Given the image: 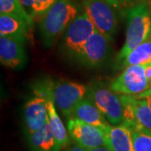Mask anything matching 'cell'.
<instances>
[{
    "label": "cell",
    "instance_id": "10",
    "mask_svg": "<svg viewBox=\"0 0 151 151\" xmlns=\"http://www.w3.org/2000/svg\"><path fill=\"white\" fill-rule=\"evenodd\" d=\"M24 120L26 134L40 129L48 122V110L46 99L35 95L24 106Z\"/></svg>",
    "mask_w": 151,
    "mask_h": 151
},
{
    "label": "cell",
    "instance_id": "22",
    "mask_svg": "<svg viewBox=\"0 0 151 151\" xmlns=\"http://www.w3.org/2000/svg\"><path fill=\"white\" fill-rule=\"evenodd\" d=\"M136 98H139V99H145L148 105L150 106V108H151V93H149V92H143L142 94L137 96V97H134Z\"/></svg>",
    "mask_w": 151,
    "mask_h": 151
},
{
    "label": "cell",
    "instance_id": "15",
    "mask_svg": "<svg viewBox=\"0 0 151 151\" xmlns=\"http://www.w3.org/2000/svg\"><path fill=\"white\" fill-rule=\"evenodd\" d=\"M31 151H60L48 122L40 129L27 135Z\"/></svg>",
    "mask_w": 151,
    "mask_h": 151
},
{
    "label": "cell",
    "instance_id": "3",
    "mask_svg": "<svg viewBox=\"0 0 151 151\" xmlns=\"http://www.w3.org/2000/svg\"><path fill=\"white\" fill-rule=\"evenodd\" d=\"M83 8L97 30L113 40L119 24L116 0H85Z\"/></svg>",
    "mask_w": 151,
    "mask_h": 151
},
{
    "label": "cell",
    "instance_id": "11",
    "mask_svg": "<svg viewBox=\"0 0 151 151\" xmlns=\"http://www.w3.org/2000/svg\"><path fill=\"white\" fill-rule=\"evenodd\" d=\"M24 42L14 38L0 36L1 64L9 68H19L25 62Z\"/></svg>",
    "mask_w": 151,
    "mask_h": 151
},
{
    "label": "cell",
    "instance_id": "17",
    "mask_svg": "<svg viewBox=\"0 0 151 151\" xmlns=\"http://www.w3.org/2000/svg\"><path fill=\"white\" fill-rule=\"evenodd\" d=\"M151 63V37L134 48L125 59L120 63L121 66L126 68L133 65H146Z\"/></svg>",
    "mask_w": 151,
    "mask_h": 151
},
{
    "label": "cell",
    "instance_id": "21",
    "mask_svg": "<svg viewBox=\"0 0 151 151\" xmlns=\"http://www.w3.org/2000/svg\"><path fill=\"white\" fill-rule=\"evenodd\" d=\"M23 6L35 19L41 18L49 9L58 0H20Z\"/></svg>",
    "mask_w": 151,
    "mask_h": 151
},
{
    "label": "cell",
    "instance_id": "26",
    "mask_svg": "<svg viewBox=\"0 0 151 151\" xmlns=\"http://www.w3.org/2000/svg\"><path fill=\"white\" fill-rule=\"evenodd\" d=\"M149 92V93H151V88L148 89V90H147V91H146V92Z\"/></svg>",
    "mask_w": 151,
    "mask_h": 151
},
{
    "label": "cell",
    "instance_id": "2",
    "mask_svg": "<svg viewBox=\"0 0 151 151\" xmlns=\"http://www.w3.org/2000/svg\"><path fill=\"white\" fill-rule=\"evenodd\" d=\"M151 16L149 7L141 3L130 9L127 14V30L124 45L118 55L120 64L130 52L150 36Z\"/></svg>",
    "mask_w": 151,
    "mask_h": 151
},
{
    "label": "cell",
    "instance_id": "23",
    "mask_svg": "<svg viewBox=\"0 0 151 151\" xmlns=\"http://www.w3.org/2000/svg\"><path fill=\"white\" fill-rule=\"evenodd\" d=\"M145 75L147 80H148L149 86H150V88H151V63L145 65Z\"/></svg>",
    "mask_w": 151,
    "mask_h": 151
},
{
    "label": "cell",
    "instance_id": "12",
    "mask_svg": "<svg viewBox=\"0 0 151 151\" xmlns=\"http://www.w3.org/2000/svg\"><path fill=\"white\" fill-rule=\"evenodd\" d=\"M103 133L105 146L111 151H134L131 131L125 124H109Z\"/></svg>",
    "mask_w": 151,
    "mask_h": 151
},
{
    "label": "cell",
    "instance_id": "6",
    "mask_svg": "<svg viewBox=\"0 0 151 151\" xmlns=\"http://www.w3.org/2000/svg\"><path fill=\"white\" fill-rule=\"evenodd\" d=\"M149 88L145 65H141L127 66L110 83V89L115 93L134 97L140 95Z\"/></svg>",
    "mask_w": 151,
    "mask_h": 151
},
{
    "label": "cell",
    "instance_id": "9",
    "mask_svg": "<svg viewBox=\"0 0 151 151\" xmlns=\"http://www.w3.org/2000/svg\"><path fill=\"white\" fill-rule=\"evenodd\" d=\"M109 42L110 40L103 34L96 30L76 54V56L84 65L93 67L99 66L103 64L108 56Z\"/></svg>",
    "mask_w": 151,
    "mask_h": 151
},
{
    "label": "cell",
    "instance_id": "20",
    "mask_svg": "<svg viewBox=\"0 0 151 151\" xmlns=\"http://www.w3.org/2000/svg\"><path fill=\"white\" fill-rule=\"evenodd\" d=\"M133 110L136 124L151 130V108L145 100L134 97Z\"/></svg>",
    "mask_w": 151,
    "mask_h": 151
},
{
    "label": "cell",
    "instance_id": "13",
    "mask_svg": "<svg viewBox=\"0 0 151 151\" xmlns=\"http://www.w3.org/2000/svg\"><path fill=\"white\" fill-rule=\"evenodd\" d=\"M72 118L80 119L86 124L97 126L103 131L110 124L89 97L83 98L76 106Z\"/></svg>",
    "mask_w": 151,
    "mask_h": 151
},
{
    "label": "cell",
    "instance_id": "5",
    "mask_svg": "<svg viewBox=\"0 0 151 151\" xmlns=\"http://www.w3.org/2000/svg\"><path fill=\"white\" fill-rule=\"evenodd\" d=\"M88 97L112 125L124 123V107L117 93L105 86L95 85L88 89Z\"/></svg>",
    "mask_w": 151,
    "mask_h": 151
},
{
    "label": "cell",
    "instance_id": "7",
    "mask_svg": "<svg viewBox=\"0 0 151 151\" xmlns=\"http://www.w3.org/2000/svg\"><path fill=\"white\" fill-rule=\"evenodd\" d=\"M66 127L70 138L77 145L86 150L105 146L104 133L97 126L86 124L80 119L70 118L67 120Z\"/></svg>",
    "mask_w": 151,
    "mask_h": 151
},
{
    "label": "cell",
    "instance_id": "25",
    "mask_svg": "<svg viewBox=\"0 0 151 151\" xmlns=\"http://www.w3.org/2000/svg\"><path fill=\"white\" fill-rule=\"evenodd\" d=\"M88 151H111L109 149H108L106 146H101V147H97L94 149L88 150Z\"/></svg>",
    "mask_w": 151,
    "mask_h": 151
},
{
    "label": "cell",
    "instance_id": "19",
    "mask_svg": "<svg viewBox=\"0 0 151 151\" xmlns=\"http://www.w3.org/2000/svg\"><path fill=\"white\" fill-rule=\"evenodd\" d=\"M129 128L131 131L134 151H151V130L139 124Z\"/></svg>",
    "mask_w": 151,
    "mask_h": 151
},
{
    "label": "cell",
    "instance_id": "24",
    "mask_svg": "<svg viewBox=\"0 0 151 151\" xmlns=\"http://www.w3.org/2000/svg\"><path fill=\"white\" fill-rule=\"evenodd\" d=\"M66 151H88V150H86V148L82 147V146L79 145H71L69 147Z\"/></svg>",
    "mask_w": 151,
    "mask_h": 151
},
{
    "label": "cell",
    "instance_id": "16",
    "mask_svg": "<svg viewBox=\"0 0 151 151\" xmlns=\"http://www.w3.org/2000/svg\"><path fill=\"white\" fill-rule=\"evenodd\" d=\"M29 24L22 19L9 14H0V35L19 40L24 42Z\"/></svg>",
    "mask_w": 151,
    "mask_h": 151
},
{
    "label": "cell",
    "instance_id": "4",
    "mask_svg": "<svg viewBox=\"0 0 151 151\" xmlns=\"http://www.w3.org/2000/svg\"><path fill=\"white\" fill-rule=\"evenodd\" d=\"M88 88L84 84L58 80L53 81L52 96L55 107L67 119L72 118L76 106L85 98Z\"/></svg>",
    "mask_w": 151,
    "mask_h": 151
},
{
    "label": "cell",
    "instance_id": "14",
    "mask_svg": "<svg viewBox=\"0 0 151 151\" xmlns=\"http://www.w3.org/2000/svg\"><path fill=\"white\" fill-rule=\"evenodd\" d=\"M46 105L48 110V124L50 129L54 135L60 150L69 145V134L65 129L61 119L56 111L53 96H49L46 98Z\"/></svg>",
    "mask_w": 151,
    "mask_h": 151
},
{
    "label": "cell",
    "instance_id": "1",
    "mask_svg": "<svg viewBox=\"0 0 151 151\" xmlns=\"http://www.w3.org/2000/svg\"><path fill=\"white\" fill-rule=\"evenodd\" d=\"M78 9L70 0H58L40 18V32L44 45L51 46L77 16Z\"/></svg>",
    "mask_w": 151,
    "mask_h": 151
},
{
    "label": "cell",
    "instance_id": "8",
    "mask_svg": "<svg viewBox=\"0 0 151 151\" xmlns=\"http://www.w3.org/2000/svg\"><path fill=\"white\" fill-rule=\"evenodd\" d=\"M96 30L95 25L85 12L77 15L65 30V46L66 50L70 53L76 55Z\"/></svg>",
    "mask_w": 151,
    "mask_h": 151
},
{
    "label": "cell",
    "instance_id": "18",
    "mask_svg": "<svg viewBox=\"0 0 151 151\" xmlns=\"http://www.w3.org/2000/svg\"><path fill=\"white\" fill-rule=\"evenodd\" d=\"M0 14L19 17L32 25L34 19L22 4L20 0H0Z\"/></svg>",
    "mask_w": 151,
    "mask_h": 151
}]
</instances>
